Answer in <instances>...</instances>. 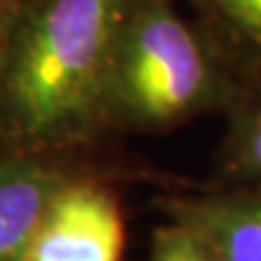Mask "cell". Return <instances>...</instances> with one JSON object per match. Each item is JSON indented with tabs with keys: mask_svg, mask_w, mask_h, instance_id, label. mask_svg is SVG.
Masks as SVG:
<instances>
[{
	"mask_svg": "<svg viewBox=\"0 0 261 261\" xmlns=\"http://www.w3.org/2000/svg\"><path fill=\"white\" fill-rule=\"evenodd\" d=\"M133 0H22L0 42V120L27 152L107 128L113 57Z\"/></svg>",
	"mask_w": 261,
	"mask_h": 261,
	"instance_id": "obj_1",
	"label": "cell"
},
{
	"mask_svg": "<svg viewBox=\"0 0 261 261\" xmlns=\"http://www.w3.org/2000/svg\"><path fill=\"white\" fill-rule=\"evenodd\" d=\"M240 92V79L174 0H133L113 57L107 128L166 130L231 109Z\"/></svg>",
	"mask_w": 261,
	"mask_h": 261,
	"instance_id": "obj_2",
	"label": "cell"
},
{
	"mask_svg": "<svg viewBox=\"0 0 261 261\" xmlns=\"http://www.w3.org/2000/svg\"><path fill=\"white\" fill-rule=\"evenodd\" d=\"M122 207L107 185L68 176L48 205L24 261H120Z\"/></svg>",
	"mask_w": 261,
	"mask_h": 261,
	"instance_id": "obj_3",
	"label": "cell"
},
{
	"mask_svg": "<svg viewBox=\"0 0 261 261\" xmlns=\"http://www.w3.org/2000/svg\"><path fill=\"white\" fill-rule=\"evenodd\" d=\"M68 176L31 152L0 161V261H24L48 205Z\"/></svg>",
	"mask_w": 261,
	"mask_h": 261,
	"instance_id": "obj_4",
	"label": "cell"
},
{
	"mask_svg": "<svg viewBox=\"0 0 261 261\" xmlns=\"http://www.w3.org/2000/svg\"><path fill=\"white\" fill-rule=\"evenodd\" d=\"M163 209L172 222L200 233L222 261H261V190L172 198Z\"/></svg>",
	"mask_w": 261,
	"mask_h": 261,
	"instance_id": "obj_5",
	"label": "cell"
},
{
	"mask_svg": "<svg viewBox=\"0 0 261 261\" xmlns=\"http://www.w3.org/2000/svg\"><path fill=\"white\" fill-rule=\"evenodd\" d=\"M196 24L242 85L261 81V0H187Z\"/></svg>",
	"mask_w": 261,
	"mask_h": 261,
	"instance_id": "obj_6",
	"label": "cell"
},
{
	"mask_svg": "<svg viewBox=\"0 0 261 261\" xmlns=\"http://www.w3.org/2000/svg\"><path fill=\"white\" fill-rule=\"evenodd\" d=\"M231 116L222 148V174L231 183L261 190V81L242 85Z\"/></svg>",
	"mask_w": 261,
	"mask_h": 261,
	"instance_id": "obj_7",
	"label": "cell"
},
{
	"mask_svg": "<svg viewBox=\"0 0 261 261\" xmlns=\"http://www.w3.org/2000/svg\"><path fill=\"white\" fill-rule=\"evenodd\" d=\"M150 261H222V257L200 233L172 222L154 231Z\"/></svg>",
	"mask_w": 261,
	"mask_h": 261,
	"instance_id": "obj_8",
	"label": "cell"
},
{
	"mask_svg": "<svg viewBox=\"0 0 261 261\" xmlns=\"http://www.w3.org/2000/svg\"><path fill=\"white\" fill-rule=\"evenodd\" d=\"M20 3L22 0H0V42H3L7 27H9V22H11L13 13H15V9H18Z\"/></svg>",
	"mask_w": 261,
	"mask_h": 261,
	"instance_id": "obj_9",
	"label": "cell"
}]
</instances>
